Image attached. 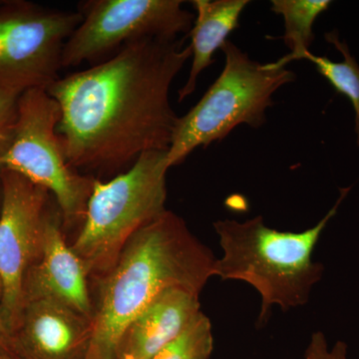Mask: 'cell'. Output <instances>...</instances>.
I'll use <instances>...</instances> for the list:
<instances>
[{
  "instance_id": "obj_1",
  "label": "cell",
  "mask_w": 359,
  "mask_h": 359,
  "mask_svg": "<svg viewBox=\"0 0 359 359\" xmlns=\"http://www.w3.org/2000/svg\"><path fill=\"white\" fill-rule=\"evenodd\" d=\"M185 42H132L46 89L60 107L57 132L71 167L114 177L145 153L169 150L178 120L170 89L192 56Z\"/></svg>"
},
{
  "instance_id": "obj_2",
  "label": "cell",
  "mask_w": 359,
  "mask_h": 359,
  "mask_svg": "<svg viewBox=\"0 0 359 359\" xmlns=\"http://www.w3.org/2000/svg\"><path fill=\"white\" fill-rule=\"evenodd\" d=\"M217 257L171 211L131 238L109 273L97 283L93 332L85 359H117L129 325L171 287L201 294L216 276Z\"/></svg>"
},
{
  "instance_id": "obj_3",
  "label": "cell",
  "mask_w": 359,
  "mask_h": 359,
  "mask_svg": "<svg viewBox=\"0 0 359 359\" xmlns=\"http://www.w3.org/2000/svg\"><path fill=\"white\" fill-rule=\"evenodd\" d=\"M351 188L340 189L339 200L313 228L294 233L269 228L261 216L214 224L223 256L217 259L216 276L241 280L261 295L257 325H264L271 309L283 311L304 306L313 287L321 280L323 266L313 255L321 233L334 218Z\"/></svg>"
},
{
  "instance_id": "obj_4",
  "label": "cell",
  "mask_w": 359,
  "mask_h": 359,
  "mask_svg": "<svg viewBox=\"0 0 359 359\" xmlns=\"http://www.w3.org/2000/svg\"><path fill=\"white\" fill-rule=\"evenodd\" d=\"M166 155L145 153L127 171L94 182L83 224L71 244L91 287L114 268L135 233L167 211Z\"/></svg>"
},
{
  "instance_id": "obj_5",
  "label": "cell",
  "mask_w": 359,
  "mask_h": 359,
  "mask_svg": "<svg viewBox=\"0 0 359 359\" xmlns=\"http://www.w3.org/2000/svg\"><path fill=\"white\" fill-rule=\"evenodd\" d=\"M222 51L221 74L199 102L177 120L166 155L169 168L181 164L196 149L223 140L240 125L263 126L273 94L294 81L292 71L273 63L261 65L229 40Z\"/></svg>"
},
{
  "instance_id": "obj_6",
  "label": "cell",
  "mask_w": 359,
  "mask_h": 359,
  "mask_svg": "<svg viewBox=\"0 0 359 359\" xmlns=\"http://www.w3.org/2000/svg\"><path fill=\"white\" fill-rule=\"evenodd\" d=\"M60 107L46 90L32 89L18 99L13 142L0 159V169L11 170L53 196L65 231H79L95 178L68 164L57 132Z\"/></svg>"
},
{
  "instance_id": "obj_7",
  "label": "cell",
  "mask_w": 359,
  "mask_h": 359,
  "mask_svg": "<svg viewBox=\"0 0 359 359\" xmlns=\"http://www.w3.org/2000/svg\"><path fill=\"white\" fill-rule=\"evenodd\" d=\"M78 11L82 20L63 47L62 69L96 65L138 40L181 39L195 21L181 0H90Z\"/></svg>"
},
{
  "instance_id": "obj_8",
  "label": "cell",
  "mask_w": 359,
  "mask_h": 359,
  "mask_svg": "<svg viewBox=\"0 0 359 359\" xmlns=\"http://www.w3.org/2000/svg\"><path fill=\"white\" fill-rule=\"evenodd\" d=\"M82 20L79 11L25 0L0 4V90H46L58 79L63 47Z\"/></svg>"
},
{
  "instance_id": "obj_9",
  "label": "cell",
  "mask_w": 359,
  "mask_h": 359,
  "mask_svg": "<svg viewBox=\"0 0 359 359\" xmlns=\"http://www.w3.org/2000/svg\"><path fill=\"white\" fill-rule=\"evenodd\" d=\"M0 179V309L13 337L25 311V278L41 256L45 226L56 201L48 191L11 170L2 169Z\"/></svg>"
},
{
  "instance_id": "obj_10",
  "label": "cell",
  "mask_w": 359,
  "mask_h": 359,
  "mask_svg": "<svg viewBox=\"0 0 359 359\" xmlns=\"http://www.w3.org/2000/svg\"><path fill=\"white\" fill-rule=\"evenodd\" d=\"M43 299L65 304L93 320L91 283L83 263L67 243L57 203L47 219L41 256L27 273L23 289L25 308L28 302Z\"/></svg>"
},
{
  "instance_id": "obj_11",
  "label": "cell",
  "mask_w": 359,
  "mask_h": 359,
  "mask_svg": "<svg viewBox=\"0 0 359 359\" xmlns=\"http://www.w3.org/2000/svg\"><path fill=\"white\" fill-rule=\"evenodd\" d=\"M92 332L87 316L53 299H37L26 304L11 351L23 359H85Z\"/></svg>"
},
{
  "instance_id": "obj_12",
  "label": "cell",
  "mask_w": 359,
  "mask_h": 359,
  "mask_svg": "<svg viewBox=\"0 0 359 359\" xmlns=\"http://www.w3.org/2000/svg\"><path fill=\"white\" fill-rule=\"evenodd\" d=\"M200 294L183 287L164 290L129 325L117 359H149L178 337L201 313Z\"/></svg>"
},
{
  "instance_id": "obj_13",
  "label": "cell",
  "mask_w": 359,
  "mask_h": 359,
  "mask_svg": "<svg viewBox=\"0 0 359 359\" xmlns=\"http://www.w3.org/2000/svg\"><path fill=\"white\" fill-rule=\"evenodd\" d=\"M197 16L191 29L192 65L186 84L179 90L182 102L195 91L201 73L214 62L212 56L228 41V36L240 25L248 0H193Z\"/></svg>"
},
{
  "instance_id": "obj_14",
  "label": "cell",
  "mask_w": 359,
  "mask_h": 359,
  "mask_svg": "<svg viewBox=\"0 0 359 359\" xmlns=\"http://www.w3.org/2000/svg\"><path fill=\"white\" fill-rule=\"evenodd\" d=\"M330 0H273L271 11L285 21L283 39L290 53L273 62L278 67H287L290 61L302 60L309 51L314 39L313 25L321 13L330 8Z\"/></svg>"
},
{
  "instance_id": "obj_15",
  "label": "cell",
  "mask_w": 359,
  "mask_h": 359,
  "mask_svg": "<svg viewBox=\"0 0 359 359\" xmlns=\"http://www.w3.org/2000/svg\"><path fill=\"white\" fill-rule=\"evenodd\" d=\"M325 39L328 43L334 44L335 48L342 54L344 61L334 62L327 56L314 55L311 51L306 52L302 60L304 59L313 63L318 72L330 82L335 91L346 96L353 104L355 111V132L359 146V65L349 52L346 42L340 41L337 30L327 33Z\"/></svg>"
},
{
  "instance_id": "obj_16",
  "label": "cell",
  "mask_w": 359,
  "mask_h": 359,
  "mask_svg": "<svg viewBox=\"0 0 359 359\" xmlns=\"http://www.w3.org/2000/svg\"><path fill=\"white\" fill-rule=\"evenodd\" d=\"M214 337L210 318L203 311L188 327L149 359H210Z\"/></svg>"
},
{
  "instance_id": "obj_17",
  "label": "cell",
  "mask_w": 359,
  "mask_h": 359,
  "mask_svg": "<svg viewBox=\"0 0 359 359\" xmlns=\"http://www.w3.org/2000/svg\"><path fill=\"white\" fill-rule=\"evenodd\" d=\"M20 96L14 92L0 90V159L6 154L13 142Z\"/></svg>"
},
{
  "instance_id": "obj_18",
  "label": "cell",
  "mask_w": 359,
  "mask_h": 359,
  "mask_svg": "<svg viewBox=\"0 0 359 359\" xmlns=\"http://www.w3.org/2000/svg\"><path fill=\"white\" fill-rule=\"evenodd\" d=\"M304 359H347V344L339 340L330 348L323 332H314L306 347Z\"/></svg>"
},
{
  "instance_id": "obj_19",
  "label": "cell",
  "mask_w": 359,
  "mask_h": 359,
  "mask_svg": "<svg viewBox=\"0 0 359 359\" xmlns=\"http://www.w3.org/2000/svg\"><path fill=\"white\" fill-rule=\"evenodd\" d=\"M1 285H0V304H1ZM11 346H13V337L9 334L8 330L4 325L1 309H0V347L11 351Z\"/></svg>"
},
{
  "instance_id": "obj_20",
  "label": "cell",
  "mask_w": 359,
  "mask_h": 359,
  "mask_svg": "<svg viewBox=\"0 0 359 359\" xmlns=\"http://www.w3.org/2000/svg\"><path fill=\"white\" fill-rule=\"evenodd\" d=\"M0 359H23V358H21L20 356H18V354L13 353V351H9V349L1 348V347H0Z\"/></svg>"
},
{
  "instance_id": "obj_21",
  "label": "cell",
  "mask_w": 359,
  "mask_h": 359,
  "mask_svg": "<svg viewBox=\"0 0 359 359\" xmlns=\"http://www.w3.org/2000/svg\"><path fill=\"white\" fill-rule=\"evenodd\" d=\"M1 173V171H0ZM1 199H2V188H1V179H0V208H1Z\"/></svg>"
},
{
  "instance_id": "obj_22",
  "label": "cell",
  "mask_w": 359,
  "mask_h": 359,
  "mask_svg": "<svg viewBox=\"0 0 359 359\" xmlns=\"http://www.w3.org/2000/svg\"><path fill=\"white\" fill-rule=\"evenodd\" d=\"M2 0H0V4H1Z\"/></svg>"
}]
</instances>
